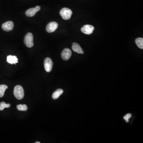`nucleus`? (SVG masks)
Returning a JSON list of instances; mask_svg holds the SVG:
<instances>
[{"label":"nucleus","mask_w":143,"mask_h":143,"mask_svg":"<svg viewBox=\"0 0 143 143\" xmlns=\"http://www.w3.org/2000/svg\"><path fill=\"white\" fill-rule=\"evenodd\" d=\"M14 94L17 99L18 100L22 99L24 95V92L22 86L20 85L16 86L14 88Z\"/></svg>","instance_id":"f257e3e1"},{"label":"nucleus","mask_w":143,"mask_h":143,"mask_svg":"<svg viewBox=\"0 0 143 143\" xmlns=\"http://www.w3.org/2000/svg\"><path fill=\"white\" fill-rule=\"evenodd\" d=\"M60 14L62 18L64 20H68L70 19L72 15V12L69 8H63L61 10Z\"/></svg>","instance_id":"f03ea898"},{"label":"nucleus","mask_w":143,"mask_h":143,"mask_svg":"<svg viewBox=\"0 0 143 143\" xmlns=\"http://www.w3.org/2000/svg\"><path fill=\"white\" fill-rule=\"evenodd\" d=\"M24 42L28 47H32L33 46V37L31 33H28L25 37Z\"/></svg>","instance_id":"7ed1b4c3"},{"label":"nucleus","mask_w":143,"mask_h":143,"mask_svg":"<svg viewBox=\"0 0 143 143\" xmlns=\"http://www.w3.org/2000/svg\"><path fill=\"white\" fill-rule=\"evenodd\" d=\"M53 62L49 58H46L44 61V67L46 72H51L53 66Z\"/></svg>","instance_id":"20e7f679"},{"label":"nucleus","mask_w":143,"mask_h":143,"mask_svg":"<svg viewBox=\"0 0 143 143\" xmlns=\"http://www.w3.org/2000/svg\"><path fill=\"white\" fill-rule=\"evenodd\" d=\"M58 23L56 22H52L48 24L46 27V31L48 33H52L56 30L58 27Z\"/></svg>","instance_id":"39448f33"},{"label":"nucleus","mask_w":143,"mask_h":143,"mask_svg":"<svg viewBox=\"0 0 143 143\" xmlns=\"http://www.w3.org/2000/svg\"><path fill=\"white\" fill-rule=\"evenodd\" d=\"M41 9V7L39 6H37L35 8L29 9L26 12V14L28 17H33L36 14L37 12L39 11Z\"/></svg>","instance_id":"423d86ee"},{"label":"nucleus","mask_w":143,"mask_h":143,"mask_svg":"<svg viewBox=\"0 0 143 143\" xmlns=\"http://www.w3.org/2000/svg\"><path fill=\"white\" fill-rule=\"evenodd\" d=\"M94 27L90 25H86L81 28V31L84 34L90 35L93 33Z\"/></svg>","instance_id":"0eeeda50"},{"label":"nucleus","mask_w":143,"mask_h":143,"mask_svg":"<svg viewBox=\"0 0 143 143\" xmlns=\"http://www.w3.org/2000/svg\"><path fill=\"white\" fill-rule=\"evenodd\" d=\"M14 23L12 21H8L3 23L2 28L3 30L6 31H9L12 30L14 28Z\"/></svg>","instance_id":"6e6552de"},{"label":"nucleus","mask_w":143,"mask_h":143,"mask_svg":"<svg viewBox=\"0 0 143 143\" xmlns=\"http://www.w3.org/2000/svg\"><path fill=\"white\" fill-rule=\"evenodd\" d=\"M72 55V51L70 49L66 48L62 52L61 56L64 61H68L70 59Z\"/></svg>","instance_id":"1a4fd4ad"},{"label":"nucleus","mask_w":143,"mask_h":143,"mask_svg":"<svg viewBox=\"0 0 143 143\" xmlns=\"http://www.w3.org/2000/svg\"><path fill=\"white\" fill-rule=\"evenodd\" d=\"M72 49L74 52L78 54H83L84 53L83 50L81 47L80 45L77 43H74L72 45Z\"/></svg>","instance_id":"9d476101"},{"label":"nucleus","mask_w":143,"mask_h":143,"mask_svg":"<svg viewBox=\"0 0 143 143\" xmlns=\"http://www.w3.org/2000/svg\"><path fill=\"white\" fill-rule=\"evenodd\" d=\"M18 59L15 56L9 55L7 57V61L11 64H16L18 63Z\"/></svg>","instance_id":"9b49d317"},{"label":"nucleus","mask_w":143,"mask_h":143,"mask_svg":"<svg viewBox=\"0 0 143 143\" xmlns=\"http://www.w3.org/2000/svg\"><path fill=\"white\" fill-rule=\"evenodd\" d=\"M63 93V90L61 89H58L56 90L52 95V97L54 99H56L59 97Z\"/></svg>","instance_id":"f8f14e48"},{"label":"nucleus","mask_w":143,"mask_h":143,"mask_svg":"<svg viewBox=\"0 0 143 143\" xmlns=\"http://www.w3.org/2000/svg\"><path fill=\"white\" fill-rule=\"evenodd\" d=\"M8 88V86L6 85H0V97H2L4 96L5 91Z\"/></svg>","instance_id":"ddd939ff"},{"label":"nucleus","mask_w":143,"mask_h":143,"mask_svg":"<svg viewBox=\"0 0 143 143\" xmlns=\"http://www.w3.org/2000/svg\"><path fill=\"white\" fill-rule=\"evenodd\" d=\"M136 44L137 46L140 49H143V39L141 37H139L136 39Z\"/></svg>","instance_id":"4468645a"},{"label":"nucleus","mask_w":143,"mask_h":143,"mask_svg":"<svg viewBox=\"0 0 143 143\" xmlns=\"http://www.w3.org/2000/svg\"><path fill=\"white\" fill-rule=\"evenodd\" d=\"M17 108L18 110L20 111H26L28 110V106L26 105L25 104H23V105H18L17 106Z\"/></svg>","instance_id":"2eb2a0df"},{"label":"nucleus","mask_w":143,"mask_h":143,"mask_svg":"<svg viewBox=\"0 0 143 143\" xmlns=\"http://www.w3.org/2000/svg\"><path fill=\"white\" fill-rule=\"evenodd\" d=\"M11 106V105L9 103L6 104L4 102H2L0 103V111L3 110L6 108H9Z\"/></svg>","instance_id":"dca6fc26"},{"label":"nucleus","mask_w":143,"mask_h":143,"mask_svg":"<svg viewBox=\"0 0 143 143\" xmlns=\"http://www.w3.org/2000/svg\"><path fill=\"white\" fill-rule=\"evenodd\" d=\"M131 116H132V115H131V114H126L125 116H124V119L127 122H129V119L130 118Z\"/></svg>","instance_id":"f3484780"},{"label":"nucleus","mask_w":143,"mask_h":143,"mask_svg":"<svg viewBox=\"0 0 143 143\" xmlns=\"http://www.w3.org/2000/svg\"><path fill=\"white\" fill-rule=\"evenodd\" d=\"M36 143H40V142H36Z\"/></svg>","instance_id":"a211bd4d"}]
</instances>
